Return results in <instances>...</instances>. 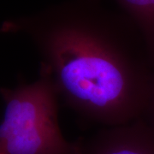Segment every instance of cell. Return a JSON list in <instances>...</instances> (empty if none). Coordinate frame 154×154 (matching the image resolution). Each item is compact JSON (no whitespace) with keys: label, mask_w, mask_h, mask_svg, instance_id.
<instances>
[{"label":"cell","mask_w":154,"mask_h":154,"mask_svg":"<svg viewBox=\"0 0 154 154\" xmlns=\"http://www.w3.org/2000/svg\"><path fill=\"white\" fill-rule=\"evenodd\" d=\"M35 44L41 68L59 98L77 115L104 128L145 117L154 83V60L143 35L122 12L102 0H65L8 21Z\"/></svg>","instance_id":"1"},{"label":"cell","mask_w":154,"mask_h":154,"mask_svg":"<svg viewBox=\"0 0 154 154\" xmlns=\"http://www.w3.org/2000/svg\"><path fill=\"white\" fill-rule=\"evenodd\" d=\"M5 102L0 124V154H81L82 141L63 136L59 124V95L40 69L32 83L1 88Z\"/></svg>","instance_id":"2"},{"label":"cell","mask_w":154,"mask_h":154,"mask_svg":"<svg viewBox=\"0 0 154 154\" xmlns=\"http://www.w3.org/2000/svg\"><path fill=\"white\" fill-rule=\"evenodd\" d=\"M81 154H154V124L146 117L103 128L82 141Z\"/></svg>","instance_id":"3"},{"label":"cell","mask_w":154,"mask_h":154,"mask_svg":"<svg viewBox=\"0 0 154 154\" xmlns=\"http://www.w3.org/2000/svg\"><path fill=\"white\" fill-rule=\"evenodd\" d=\"M128 17L148 45L152 56L154 53V0H114Z\"/></svg>","instance_id":"4"},{"label":"cell","mask_w":154,"mask_h":154,"mask_svg":"<svg viewBox=\"0 0 154 154\" xmlns=\"http://www.w3.org/2000/svg\"><path fill=\"white\" fill-rule=\"evenodd\" d=\"M153 59H154V53H153ZM146 118L148 119L149 121L154 124V83L153 88H152V99H151V103L149 106V110L146 116Z\"/></svg>","instance_id":"5"}]
</instances>
